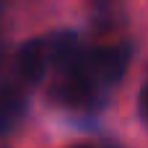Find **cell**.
Returning <instances> with one entry per match:
<instances>
[{
	"mask_svg": "<svg viewBox=\"0 0 148 148\" xmlns=\"http://www.w3.org/2000/svg\"><path fill=\"white\" fill-rule=\"evenodd\" d=\"M140 114H143V120H146V125H148V83L140 91Z\"/></svg>",
	"mask_w": 148,
	"mask_h": 148,
	"instance_id": "obj_5",
	"label": "cell"
},
{
	"mask_svg": "<svg viewBox=\"0 0 148 148\" xmlns=\"http://www.w3.org/2000/svg\"><path fill=\"white\" fill-rule=\"evenodd\" d=\"M23 107H26V99L18 86H10V83L0 86V133H8L16 125Z\"/></svg>",
	"mask_w": 148,
	"mask_h": 148,
	"instance_id": "obj_4",
	"label": "cell"
},
{
	"mask_svg": "<svg viewBox=\"0 0 148 148\" xmlns=\"http://www.w3.org/2000/svg\"><path fill=\"white\" fill-rule=\"evenodd\" d=\"M55 70L57 73L49 86V94L60 107H65L70 112H88L101 104V96L107 88H101L88 75V70L81 65V49L73 60H68L65 65H60Z\"/></svg>",
	"mask_w": 148,
	"mask_h": 148,
	"instance_id": "obj_1",
	"label": "cell"
},
{
	"mask_svg": "<svg viewBox=\"0 0 148 148\" xmlns=\"http://www.w3.org/2000/svg\"><path fill=\"white\" fill-rule=\"evenodd\" d=\"M70 148H112V146H104V143H75Z\"/></svg>",
	"mask_w": 148,
	"mask_h": 148,
	"instance_id": "obj_6",
	"label": "cell"
},
{
	"mask_svg": "<svg viewBox=\"0 0 148 148\" xmlns=\"http://www.w3.org/2000/svg\"><path fill=\"white\" fill-rule=\"evenodd\" d=\"M49 68H52V39L49 36H36L18 49V73L26 83H39Z\"/></svg>",
	"mask_w": 148,
	"mask_h": 148,
	"instance_id": "obj_3",
	"label": "cell"
},
{
	"mask_svg": "<svg viewBox=\"0 0 148 148\" xmlns=\"http://www.w3.org/2000/svg\"><path fill=\"white\" fill-rule=\"evenodd\" d=\"M81 65L101 88H107L122 78L127 68V49L125 47H94L86 52L81 49Z\"/></svg>",
	"mask_w": 148,
	"mask_h": 148,
	"instance_id": "obj_2",
	"label": "cell"
}]
</instances>
